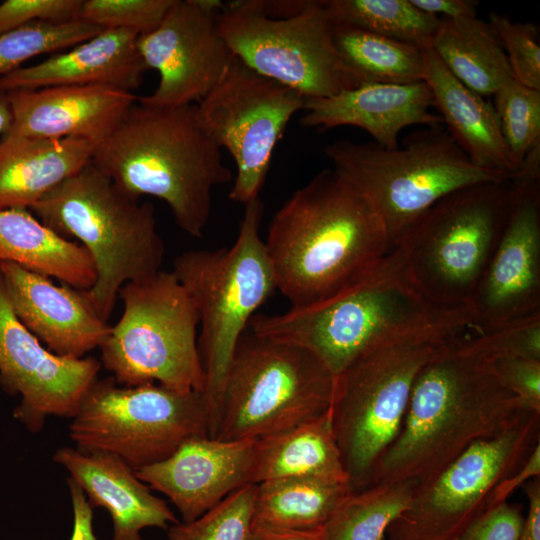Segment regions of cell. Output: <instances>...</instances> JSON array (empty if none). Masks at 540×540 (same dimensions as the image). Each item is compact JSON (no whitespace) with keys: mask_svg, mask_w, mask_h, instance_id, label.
<instances>
[{"mask_svg":"<svg viewBox=\"0 0 540 540\" xmlns=\"http://www.w3.org/2000/svg\"><path fill=\"white\" fill-rule=\"evenodd\" d=\"M264 243L276 290L291 307L318 303L356 284L392 249L380 218L334 168L316 174L283 203Z\"/></svg>","mask_w":540,"mask_h":540,"instance_id":"cell-1","label":"cell"},{"mask_svg":"<svg viewBox=\"0 0 540 540\" xmlns=\"http://www.w3.org/2000/svg\"><path fill=\"white\" fill-rule=\"evenodd\" d=\"M449 340L419 372L402 427L376 462L371 484L432 480L474 442L526 410L491 362ZM370 484V485H371Z\"/></svg>","mask_w":540,"mask_h":540,"instance_id":"cell-2","label":"cell"},{"mask_svg":"<svg viewBox=\"0 0 540 540\" xmlns=\"http://www.w3.org/2000/svg\"><path fill=\"white\" fill-rule=\"evenodd\" d=\"M470 324L468 308L425 299L391 249L373 272L336 295L282 314H255L248 327L258 337L311 352L336 377L379 346L419 334L459 336Z\"/></svg>","mask_w":540,"mask_h":540,"instance_id":"cell-3","label":"cell"},{"mask_svg":"<svg viewBox=\"0 0 540 540\" xmlns=\"http://www.w3.org/2000/svg\"><path fill=\"white\" fill-rule=\"evenodd\" d=\"M91 162L128 195L164 201L177 226L194 238L208 224L213 189L232 179L195 104L157 107L138 100L95 147Z\"/></svg>","mask_w":540,"mask_h":540,"instance_id":"cell-4","label":"cell"},{"mask_svg":"<svg viewBox=\"0 0 540 540\" xmlns=\"http://www.w3.org/2000/svg\"><path fill=\"white\" fill-rule=\"evenodd\" d=\"M31 210L46 226L75 238L97 278L86 294L108 321L121 288L159 272L165 254L154 208L121 190L92 162L64 180Z\"/></svg>","mask_w":540,"mask_h":540,"instance_id":"cell-5","label":"cell"},{"mask_svg":"<svg viewBox=\"0 0 540 540\" xmlns=\"http://www.w3.org/2000/svg\"><path fill=\"white\" fill-rule=\"evenodd\" d=\"M324 153L380 218L391 248L443 197L467 186L512 177L476 165L443 124L414 131L393 149L374 142L337 140Z\"/></svg>","mask_w":540,"mask_h":540,"instance_id":"cell-6","label":"cell"},{"mask_svg":"<svg viewBox=\"0 0 540 540\" xmlns=\"http://www.w3.org/2000/svg\"><path fill=\"white\" fill-rule=\"evenodd\" d=\"M262 215L259 198L248 202L230 248L189 250L173 262L172 272L198 312L209 437L237 344L255 312L276 290L273 267L259 235Z\"/></svg>","mask_w":540,"mask_h":540,"instance_id":"cell-7","label":"cell"},{"mask_svg":"<svg viewBox=\"0 0 540 540\" xmlns=\"http://www.w3.org/2000/svg\"><path fill=\"white\" fill-rule=\"evenodd\" d=\"M510 179L467 186L427 210L394 249L414 288L447 309L468 305L503 233Z\"/></svg>","mask_w":540,"mask_h":540,"instance_id":"cell-8","label":"cell"},{"mask_svg":"<svg viewBox=\"0 0 540 540\" xmlns=\"http://www.w3.org/2000/svg\"><path fill=\"white\" fill-rule=\"evenodd\" d=\"M335 377L311 352L245 332L229 365L210 437L259 440L330 410Z\"/></svg>","mask_w":540,"mask_h":540,"instance_id":"cell-9","label":"cell"},{"mask_svg":"<svg viewBox=\"0 0 540 540\" xmlns=\"http://www.w3.org/2000/svg\"><path fill=\"white\" fill-rule=\"evenodd\" d=\"M123 312L99 349L101 365L122 386L156 383L204 392L196 305L172 271L126 283Z\"/></svg>","mask_w":540,"mask_h":540,"instance_id":"cell-10","label":"cell"},{"mask_svg":"<svg viewBox=\"0 0 540 540\" xmlns=\"http://www.w3.org/2000/svg\"><path fill=\"white\" fill-rule=\"evenodd\" d=\"M456 337H405L361 355L335 377L330 415L351 491L371 484L376 462L402 427L419 372Z\"/></svg>","mask_w":540,"mask_h":540,"instance_id":"cell-11","label":"cell"},{"mask_svg":"<svg viewBox=\"0 0 540 540\" xmlns=\"http://www.w3.org/2000/svg\"><path fill=\"white\" fill-rule=\"evenodd\" d=\"M333 22L323 1H299L283 16L270 15L265 1L224 4L218 28L233 55L255 72L306 99L359 86L333 39Z\"/></svg>","mask_w":540,"mask_h":540,"instance_id":"cell-12","label":"cell"},{"mask_svg":"<svg viewBox=\"0 0 540 540\" xmlns=\"http://www.w3.org/2000/svg\"><path fill=\"white\" fill-rule=\"evenodd\" d=\"M76 449L118 456L134 470L169 457L185 441L209 436L202 392L156 383L122 386L97 379L69 425Z\"/></svg>","mask_w":540,"mask_h":540,"instance_id":"cell-13","label":"cell"},{"mask_svg":"<svg viewBox=\"0 0 540 540\" xmlns=\"http://www.w3.org/2000/svg\"><path fill=\"white\" fill-rule=\"evenodd\" d=\"M540 443V414L525 411L499 433L471 444L429 482L388 530L413 540H453L492 507L496 488Z\"/></svg>","mask_w":540,"mask_h":540,"instance_id":"cell-14","label":"cell"},{"mask_svg":"<svg viewBox=\"0 0 540 540\" xmlns=\"http://www.w3.org/2000/svg\"><path fill=\"white\" fill-rule=\"evenodd\" d=\"M305 103L306 98L295 90L255 72L234 56L220 81L195 104L205 132L235 162L231 200L247 204L259 198L274 149Z\"/></svg>","mask_w":540,"mask_h":540,"instance_id":"cell-15","label":"cell"},{"mask_svg":"<svg viewBox=\"0 0 540 540\" xmlns=\"http://www.w3.org/2000/svg\"><path fill=\"white\" fill-rule=\"evenodd\" d=\"M511 202L492 259L468 305L482 334L540 312V151L510 178Z\"/></svg>","mask_w":540,"mask_h":540,"instance_id":"cell-16","label":"cell"},{"mask_svg":"<svg viewBox=\"0 0 540 540\" xmlns=\"http://www.w3.org/2000/svg\"><path fill=\"white\" fill-rule=\"evenodd\" d=\"M219 0H174L161 24L138 37L147 69L159 82L141 103L157 107L197 104L220 81L234 55L220 34Z\"/></svg>","mask_w":540,"mask_h":540,"instance_id":"cell-17","label":"cell"},{"mask_svg":"<svg viewBox=\"0 0 540 540\" xmlns=\"http://www.w3.org/2000/svg\"><path fill=\"white\" fill-rule=\"evenodd\" d=\"M100 368L95 358L63 357L44 347L15 315L0 273V386L20 396L17 421L37 433L49 416L72 419Z\"/></svg>","mask_w":540,"mask_h":540,"instance_id":"cell-18","label":"cell"},{"mask_svg":"<svg viewBox=\"0 0 540 540\" xmlns=\"http://www.w3.org/2000/svg\"><path fill=\"white\" fill-rule=\"evenodd\" d=\"M255 441L195 437L135 474L151 490L168 497L182 522H191L233 491L251 484Z\"/></svg>","mask_w":540,"mask_h":540,"instance_id":"cell-19","label":"cell"},{"mask_svg":"<svg viewBox=\"0 0 540 540\" xmlns=\"http://www.w3.org/2000/svg\"><path fill=\"white\" fill-rule=\"evenodd\" d=\"M0 273L15 315L54 354L84 358L108 336L111 326L86 290L58 286L11 262H0Z\"/></svg>","mask_w":540,"mask_h":540,"instance_id":"cell-20","label":"cell"},{"mask_svg":"<svg viewBox=\"0 0 540 540\" xmlns=\"http://www.w3.org/2000/svg\"><path fill=\"white\" fill-rule=\"evenodd\" d=\"M7 95L12 125L6 135L77 138L95 147L138 101L133 92L101 85L52 86Z\"/></svg>","mask_w":540,"mask_h":540,"instance_id":"cell-21","label":"cell"},{"mask_svg":"<svg viewBox=\"0 0 540 540\" xmlns=\"http://www.w3.org/2000/svg\"><path fill=\"white\" fill-rule=\"evenodd\" d=\"M424 81L406 84H362L323 98L306 99L301 125L319 130L353 126L367 132L377 145L393 149L399 135L412 125L443 124Z\"/></svg>","mask_w":540,"mask_h":540,"instance_id":"cell-22","label":"cell"},{"mask_svg":"<svg viewBox=\"0 0 540 540\" xmlns=\"http://www.w3.org/2000/svg\"><path fill=\"white\" fill-rule=\"evenodd\" d=\"M52 459L80 486L92 508L103 507L110 513L112 540H142L145 528L167 530L179 522L168 504L116 455L64 446Z\"/></svg>","mask_w":540,"mask_h":540,"instance_id":"cell-23","label":"cell"},{"mask_svg":"<svg viewBox=\"0 0 540 540\" xmlns=\"http://www.w3.org/2000/svg\"><path fill=\"white\" fill-rule=\"evenodd\" d=\"M138 35L124 29H103L65 51L0 77V91L52 86L101 85L133 92L147 70L139 53Z\"/></svg>","mask_w":540,"mask_h":540,"instance_id":"cell-24","label":"cell"},{"mask_svg":"<svg viewBox=\"0 0 540 540\" xmlns=\"http://www.w3.org/2000/svg\"><path fill=\"white\" fill-rule=\"evenodd\" d=\"M423 52V81L449 135L476 165L512 176L518 167L505 143L492 102L453 76L431 47Z\"/></svg>","mask_w":540,"mask_h":540,"instance_id":"cell-25","label":"cell"},{"mask_svg":"<svg viewBox=\"0 0 540 540\" xmlns=\"http://www.w3.org/2000/svg\"><path fill=\"white\" fill-rule=\"evenodd\" d=\"M95 145L77 138H0V210L31 209L91 162Z\"/></svg>","mask_w":540,"mask_h":540,"instance_id":"cell-26","label":"cell"},{"mask_svg":"<svg viewBox=\"0 0 540 540\" xmlns=\"http://www.w3.org/2000/svg\"><path fill=\"white\" fill-rule=\"evenodd\" d=\"M0 262L56 278L78 290H89L97 278L93 260L80 243L61 236L22 208L0 210Z\"/></svg>","mask_w":540,"mask_h":540,"instance_id":"cell-27","label":"cell"},{"mask_svg":"<svg viewBox=\"0 0 540 540\" xmlns=\"http://www.w3.org/2000/svg\"><path fill=\"white\" fill-rule=\"evenodd\" d=\"M284 477H310L349 484L330 410L255 441L251 484Z\"/></svg>","mask_w":540,"mask_h":540,"instance_id":"cell-28","label":"cell"},{"mask_svg":"<svg viewBox=\"0 0 540 540\" xmlns=\"http://www.w3.org/2000/svg\"><path fill=\"white\" fill-rule=\"evenodd\" d=\"M348 483L310 477H284L256 484L252 533L320 529L340 501Z\"/></svg>","mask_w":540,"mask_h":540,"instance_id":"cell-29","label":"cell"},{"mask_svg":"<svg viewBox=\"0 0 540 540\" xmlns=\"http://www.w3.org/2000/svg\"><path fill=\"white\" fill-rule=\"evenodd\" d=\"M430 47L453 76L483 97L514 79L492 27L477 16L439 18Z\"/></svg>","mask_w":540,"mask_h":540,"instance_id":"cell-30","label":"cell"},{"mask_svg":"<svg viewBox=\"0 0 540 540\" xmlns=\"http://www.w3.org/2000/svg\"><path fill=\"white\" fill-rule=\"evenodd\" d=\"M333 39L359 86L423 81L424 48L345 24H334Z\"/></svg>","mask_w":540,"mask_h":540,"instance_id":"cell-31","label":"cell"},{"mask_svg":"<svg viewBox=\"0 0 540 540\" xmlns=\"http://www.w3.org/2000/svg\"><path fill=\"white\" fill-rule=\"evenodd\" d=\"M418 486L402 480L349 492L322 527L321 540H385L392 523L411 507Z\"/></svg>","mask_w":540,"mask_h":540,"instance_id":"cell-32","label":"cell"},{"mask_svg":"<svg viewBox=\"0 0 540 540\" xmlns=\"http://www.w3.org/2000/svg\"><path fill=\"white\" fill-rule=\"evenodd\" d=\"M334 24L364 29L420 48L431 46L439 17L411 0H324Z\"/></svg>","mask_w":540,"mask_h":540,"instance_id":"cell-33","label":"cell"},{"mask_svg":"<svg viewBox=\"0 0 540 540\" xmlns=\"http://www.w3.org/2000/svg\"><path fill=\"white\" fill-rule=\"evenodd\" d=\"M102 30L78 19L66 23L35 22L0 35V77L33 57L67 50Z\"/></svg>","mask_w":540,"mask_h":540,"instance_id":"cell-34","label":"cell"},{"mask_svg":"<svg viewBox=\"0 0 540 540\" xmlns=\"http://www.w3.org/2000/svg\"><path fill=\"white\" fill-rule=\"evenodd\" d=\"M256 484H247L191 522H178L168 540H252Z\"/></svg>","mask_w":540,"mask_h":540,"instance_id":"cell-35","label":"cell"},{"mask_svg":"<svg viewBox=\"0 0 540 540\" xmlns=\"http://www.w3.org/2000/svg\"><path fill=\"white\" fill-rule=\"evenodd\" d=\"M493 97L503 138L519 168L526 155L540 143V90L511 79Z\"/></svg>","mask_w":540,"mask_h":540,"instance_id":"cell-36","label":"cell"},{"mask_svg":"<svg viewBox=\"0 0 540 540\" xmlns=\"http://www.w3.org/2000/svg\"><path fill=\"white\" fill-rule=\"evenodd\" d=\"M174 0H84L79 20L101 29H124L138 36L154 31Z\"/></svg>","mask_w":540,"mask_h":540,"instance_id":"cell-37","label":"cell"},{"mask_svg":"<svg viewBox=\"0 0 540 540\" xmlns=\"http://www.w3.org/2000/svg\"><path fill=\"white\" fill-rule=\"evenodd\" d=\"M458 342L463 350L489 362L503 357L540 360V312Z\"/></svg>","mask_w":540,"mask_h":540,"instance_id":"cell-38","label":"cell"},{"mask_svg":"<svg viewBox=\"0 0 540 540\" xmlns=\"http://www.w3.org/2000/svg\"><path fill=\"white\" fill-rule=\"evenodd\" d=\"M507 57L513 78L529 88L540 90V45L538 29L530 22L512 21L506 15L490 12L489 22Z\"/></svg>","mask_w":540,"mask_h":540,"instance_id":"cell-39","label":"cell"},{"mask_svg":"<svg viewBox=\"0 0 540 540\" xmlns=\"http://www.w3.org/2000/svg\"><path fill=\"white\" fill-rule=\"evenodd\" d=\"M83 0H6L0 3V35L35 22L79 19Z\"/></svg>","mask_w":540,"mask_h":540,"instance_id":"cell-40","label":"cell"},{"mask_svg":"<svg viewBox=\"0 0 540 540\" xmlns=\"http://www.w3.org/2000/svg\"><path fill=\"white\" fill-rule=\"evenodd\" d=\"M500 383L531 412L540 414V360L503 357L491 362Z\"/></svg>","mask_w":540,"mask_h":540,"instance_id":"cell-41","label":"cell"},{"mask_svg":"<svg viewBox=\"0 0 540 540\" xmlns=\"http://www.w3.org/2000/svg\"><path fill=\"white\" fill-rule=\"evenodd\" d=\"M524 517L521 505L506 501L484 512L453 540H517Z\"/></svg>","mask_w":540,"mask_h":540,"instance_id":"cell-42","label":"cell"},{"mask_svg":"<svg viewBox=\"0 0 540 540\" xmlns=\"http://www.w3.org/2000/svg\"><path fill=\"white\" fill-rule=\"evenodd\" d=\"M537 477H540V443L535 446L524 463L496 488L492 507L508 501L518 488Z\"/></svg>","mask_w":540,"mask_h":540,"instance_id":"cell-43","label":"cell"},{"mask_svg":"<svg viewBox=\"0 0 540 540\" xmlns=\"http://www.w3.org/2000/svg\"><path fill=\"white\" fill-rule=\"evenodd\" d=\"M73 509V529L70 540H97L93 529V508L85 493L72 479H67Z\"/></svg>","mask_w":540,"mask_h":540,"instance_id":"cell-44","label":"cell"},{"mask_svg":"<svg viewBox=\"0 0 540 540\" xmlns=\"http://www.w3.org/2000/svg\"><path fill=\"white\" fill-rule=\"evenodd\" d=\"M411 2L424 12L451 20L476 17L479 4L473 0H411Z\"/></svg>","mask_w":540,"mask_h":540,"instance_id":"cell-45","label":"cell"},{"mask_svg":"<svg viewBox=\"0 0 540 540\" xmlns=\"http://www.w3.org/2000/svg\"><path fill=\"white\" fill-rule=\"evenodd\" d=\"M528 500V513L517 540H540V477L523 485Z\"/></svg>","mask_w":540,"mask_h":540,"instance_id":"cell-46","label":"cell"},{"mask_svg":"<svg viewBox=\"0 0 540 540\" xmlns=\"http://www.w3.org/2000/svg\"><path fill=\"white\" fill-rule=\"evenodd\" d=\"M322 528L308 531L265 532L253 534L252 540H321Z\"/></svg>","mask_w":540,"mask_h":540,"instance_id":"cell-47","label":"cell"},{"mask_svg":"<svg viewBox=\"0 0 540 540\" xmlns=\"http://www.w3.org/2000/svg\"><path fill=\"white\" fill-rule=\"evenodd\" d=\"M12 125V112L6 92L0 91V138L5 136Z\"/></svg>","mask_w":540,"mask_h":540,"instance_id":"cell-48","label":"cell"},{"mask_svg":"<svg viewBox=\"0 0 540 540\" xmlns=\"http://www.w3.org/2000/svg\"><path fill=\"white\" fill-rule=\"evenodd\" d=\"M385 540H413L407 536L401 535L395 531L388 530Z\"/></svg>","mask_w":540,"mask_h":540,"instance_id":"cell-49","label":"cell"}]
</instances>
